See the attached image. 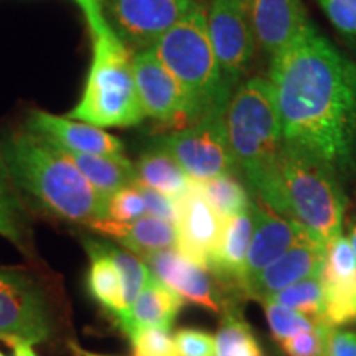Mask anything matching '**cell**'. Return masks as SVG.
Returning a JSON list of instances; mask_svg holds the SVG:
<instances>
[{"instance_id":"cell-1","label":"cell","mask_w":356,"mask_h":356,"mask_svg":"<svg viewBox=\"0 0 356 356\" xmlns=\"http://www.w3.org/2000/svg\"><path fill=\"white\" fill-rule=\"evenodd\" d=\"M269 81L284 145L327 167L343 184L356 175V63L307 22L270 58Z\"/></svg>"},{"instance_id":"cell-2","label":"cell","mask_w":356,"mask_h":356,"mask_svg":"<svg viewBox=\"0 0 356 356\" xmlns=\"http://www.w3.org/2000/svg\"><path fill=\"white\" fill-rule=\"evenodd\" d=\"M0 149L17 188L51 215L86 225L104 220L106 198L92 188L63 149L29 129L8 134Z\"/></svg>"},{"instance_id":"cell-3","label":"cell","mask_w":356,"mask_h":356,"mask_svg":"<svg viewBox=\"0 0 356 356\" xmlns=\"http://www.w3.org/2000/svg\"><path fill=\"white\" fill-rule=\"evenodd\" d=\"M225 121L236 170L267 208L284 216L279 177L284 142L269 81L244 79L231 96Z\"/></svg>"},{"instance_id":"cell-4","label":"cell","mask_w":356,"mask_h":356,"mask_svg":"<svg viewBox=\"0 0 356 356\" xmlns=\"http://www.w3.org/2000/svg\"><path fill=\"white\" fill-rule=\"evenodd\" d=\"M92 56L83 95L66 118L91 126L131 127L145 118L134 73V53L114 30L92 35Z\"/></svg>"},{"instance_id":"cell-5","label":"cell","mask_w":356,"mask_h":356,"mask_svg":"<svg viewBox=\"0 0 356 356\" xmlns=\"http://www.w3.org/2000/svg\"><path fill=\"white\" fill-rule=\"evenodd\" d=\"M150 50L184 86L197 121L207 114L225 113L234 91L222 76L202 2Z\"/></svg>"},{"instance_id":"cell-6","label":"cell","mask_w":356,"mask_h":356,"mask_svg":"<svg viewBox=\"0 0 356 356\" xmlns=\"http://www.w3.org/2000/svg\"><path fill=\"white\" fill-rule=\"evenodd\" d=\"M284 216L292 218L328 248L341 236L346 198L333 173L304 152L282 145L279 159Z\"/></svg>"},{"instance_id":"cell-7","label":"cell","mask_w":356,"mask_h":356,"mask_svg":"<svg viewBox=\"0 0 356 356\" xmlns=\"http://www.w3.org/2000/svg\"><path fill=\"white\" fill-rule=\"evenodd\" d=\"M56 330L50 293L25 267L0 266V340L40 345Z\"/></svg>"},{"instance_id":"cell-8","label":"cell","mask_w":356,"mask_h":356,"mask_svg":"<svg viewBox=\"0 0 356 356\" xmlns=\"http://www.w3.org/2000/svg\"><path fill=\"white\" fill-rule=\"evenodd\" d=\"M225 115L226 111L203 115L190 126L159 137L154 145L170 154L191 180H208L234 173L236 163Z\"/></svg>"},{"instance_id":"cell-9","label":"cell","mask_w":356,"mask_h":356,"mask_svg":"<svg viewBox=\"0 0 356 356\" xmlns=\"http://www.w3.org/2000/svg\"><path fill=\"white\" fill-rule=\"evenodd\" d=\"M207 17L222 76L234 91L248 74L257 48L252 0H211Z\"/></svg>"},{"instance_id":"cell-10","label":"cell","mask_w":356,"mask_h":356,"mask_svg":"<svg viewBox=\"0 0 356 356\" xmlns=\"http://www.w3.org/2000/svg\"><path fill=\"white\" fill-rule=\"evenodd\" d=\"M200 0H104V15L132 53L150 50Z\"/></svg>"},{"instance_id":"cell-11","label":"cell","mask_w":356,"mask_h":356,"mask_svg":"<svg viewBox=\"0 0 356 356\" xmlns=\"http://www.w3.org/2000/svg\"><path fill=\"white\" fill-rule=\"evenodd\" d=\"M134 73L145 118L178 131L197 121L186 91L152 50L134 53Z\"/></svg>"},{"instance_id":"cell-12","label":"cell","mask_w":356,"mask_h":356,"mask_svg":"<svg viewBox=\"0 0 356 356\" xmlns=\"http://www.w3.org/2000/svg\"><path fill=\"white\" fill-rule=\"evenodd\" d=\"M177 249L186 259L210 270L220 251L226 218H222L191 185L175 198Z\"/></svg>"},{"instance_id":"cell-13","label":"cell","mask_w":356,"mask_h":356,"mask_svg":"<svg viewBox=\"0 0 356 356\" xmlns=\"http://www.w3.org/2000/svg\"><path fill=\"white\" fill-rule=\"evenodd\" d=\"M142 261L149 267L154 277L162 280L184 300L215 314H220L222 310L226 312L225 299L210 275V270L186 259L177 248L154 252Z\"/></svg>"},{"instance_id":"cell-14","label":"cell","mask_w":356,"mask_h":356,"mask_svg":"<svg viewBox=\"0 0 356 356\" xmlns=\"http://www.w3.org/2000/svg\"><path fill=\"white\" fill-rule=\"evenodd\" d=\"M25 129L38 134L68 152L126 157V147L119 137L109 134L106 129L74 121L66 115L33 109L26 118Z\"/></svg>"},{"instance_id":"cell-15","label":"cell","mask_w":356,"mask_h":356,"mask_svg":"<svg viewBox=\"0 0 356 356\" xmlns=\"http://www.w3.org/2000/svg\"><path fill=\"white\" fill-rule=\"evenodd\" d=\"M320 277L327 325L340 327L356 322V256L348 236H338L327 248Z\"/></svg>"},{"instance_id":"cell-16","label":"cell","mask_w":356,"mask_h":356,"mask_svg":"<svg viewBox=\"0 0 356 356\" xmlns=\"http://www.w3.org/2000/svg\"><path fill=\"white\" fill-rule=\"evenodd\" d=\"M256 226L252 233L251 244L246 262H244L243 293L246 296L248 286L256 279V275L266 269L267 266L277 261L280 256L286 254L297 241H300L305 234H309L304 226L299 225L292 218L277 215V213L254 203Z\"/></svg>"},{"instance_id":"cell-17","label":"cell","mask_w":356,"mask_h":356,"mask_svg":"<svg viewBox=\"0 0 356 356\" xmlns=\"http://www.w3.org/2000/svg\"><path fill=\"white\" fill-rule=\"evenodd\" d=\"M327 248L305 234L277 261L262 269L248 286L246 297L262 302L292 284L322 274Z\"/></svg>"},{"instance_id":"cell-18","label":"cell","mask_w":356,"mask_h":356,"mask_svg":"<svg viewBox=\"0 0 356 356\" xmlns=\"http://www.w3.org/2000/svg\"><path fill=\"white\" fill-rule=\"evenodd\" d=\"M88 226L97 234L114 239L140 259L163 249L177 248L175 225L157 216L145 215L129 222L97 220Z\"/></svg>"},{"instance_id":"cell-19","label":"cell","mask_w":356,"mask_h":356,"mask_svg":"<svg viewBox=\"0 0 356 356\" xmlns=\"http://www.w3.org/2000/svg\"><path fill=\"white\" fill-rule=\"evenodd\" d=\"M252 19L257 44L270 58L309 22L302 0H252Z\"/></svg>"},{"instance_id":"cell-20","label":"cell","mask_w":356,"mask_h":356,"mask_svg":"<svg viewBox=\"0 0 356 356\" xmlns=\"http://www.w3.org/2000/svg\"><path fill=\"white\" fill-rule=\"evenodd\" d=\"M83 246L89 256L88 289L97 304L108 310L119 323L121 330L127 327L131 310L124 299L122 279L111 256L101 246L99 239H83Z\"/></svg>"},{"instance_id":"cell-21","label":"cell","mask_w":356,"mask_h":356,"mask_svg":"<svg viewBox=\"0 0 356 356\" xmlns=\"http://www.w3.org/2000/svg\"><path fill=\"white\" fill-rule=\"evenodd\" d=\"M254 226L256 216L254 202H252L248 210L226 220L220 251L210 267V273L215 274L218 280L236 289L238 293H243L244 262H246Z\"/></svg>"},{"instance_id":"cell-22","label":"cell","mask_w":356,"mask_h":356,"mask_svg":"<svg viewBox=\"0 0 356 356\" xmlns=\"http://www.w3.org/2000/svg\"><path fill=\"white\" fill-rule=\"evenodd\" d=\"M184 305V299L175 291L165 286L162 280L154 277L142 289L131 307V317L124 333L131 337L140 328H163L170 330L178 312Z\"/></svg>"},{"instance_id":"cell-23","label":"cell","mask_w":356,"mask_h":356,"mask_svg":"<svg viewBox=\"0 0 356 356\" xmlns=\"http://www.w3.org/2000/svg\"><path fill=\"white\" fill-rule=\"evenodd\" d=\"M136 184L155 190L170 198H178L188 190L191 178L170 154L152 145L134 163Z\"/></svg>"},{"instance_id":"cell-24","label":"cell","mask_w":356,"mask_h":356,"mask_svg":"<svg viewBox=\"0 0 356 356\" xmlns=\"http://www.w3.org/2000/svg\"><path fill=\"white\" fill-rule=\"evenodd\" d=\"M65 154L73 160L78 170L83 173L84 178L102 198H108L124 186L136 184L134 163L127 157L79 154L68 152V150H65Z\"/></svg>"},{"instance_id":"cell-25","label":"cell","mask_w":356,"mask_h":356,"mask_svg":"<svg viewBox=\"0 0 356 356\" xmlns=\"http://www.w3.org/2000/svg\"><path fill=\"white\" fill-rule=\"evenodd\" d=\"M0 236L22 252L29 248V218L0 149Z\"/></svg>"},{"instance_id":"cell-26","label":"cell","mask_w":356,"mask_h":356,"mask_svg":"<svg viewBox=\"0 0 356 356\" xmlns=\"http://www.w3.org/2000/svg\"><path fill=\"white\" fill-rule=\"evenodd\" d=\"M191 185L222 218H233L252 204L248 190L234 173H226L208 180H191Z\"/></svg>"},{"instance_id":"cell-27","label":"cell","mask_w":356,"mask_h":356,"mask_svg":"<svg viewBox=\"0 0 356 356\" xmlns=\"http://www.w3.org/2000/svg\"><path fill=\"white\" fill-rule=\"evenodd\" d=\"M269 300L299 312L314 320L317 325H327L325 322V292L320 275H312L309 279L292 284V286L270 296Z\"/></svg>"},{"instance_id":"cell-28","label":"cell","mask_w":356,"mask_h":356,"mask_svg":"<svg viewBox=\"0 0 356 356\" xmlns=\"http://www.w3.org/2000/svg\"><path fill=\"white\" fill-rule=\"evenodd\" d=\"M216 356H262L254 333L236 312L226 309L215 337Z\"/></svg>"},{"instance_id":"cell-29","label":"cell","mask_w":356,"mask_h":356,"mask_svg":"<svg viewBox=\"0 0 356 356\" xmlns=\"http://www.w3.org/2000/svg\"><path fill=\"white\" fill-rule=\"evenodd\" d=\"M99 241L102 249L111 256V259L114 261L115 267H118L119 274H121L124 299H126V305L131 310L137 296L147 286V282L152 279V273H150V269L139 256L127 251L126 248L115 246L114 243L106 241V239H99Z\"/></svg>"},{"instance_id":"cell-30","label":"cell","mask_w":356,"mask_h":356,"mask_svg":"<svg viewBox=\"0 0 356 356\" xmlns=\"http://www.w3.org/2000/svg\"><path fill=\"white\" fill-rule=\"evenodd\" d=\"M261 304L266 310V317L267 322H269L270 333H273V337L279 341V343H282L287 338L297 335V333L309 332L320 327V325L315 323L314 320L299 314V312L289 309V307L280 305L277 302L267 299L262 300Z\"/></svg>"},{"instance_id":"cell-31","label":"cell","mask_w":356,"mask_h":356,"mask_svg":"<svg viewBox=\"0 0 356 356\" xmlns=\"http://www.w3.org/2000/svg\"><path fill=\"white\" fill-rule=\"evenodd\" d=\"M104 215V220L118 222H129L145 216L147 207L140 186L137 184L124 186L106 198Z\"/></svg>"},{"instance_id":"cell-32","label":"cell","mask_w":356,"mask_h":356,"mask_svg":"<svg viewBox=\"0 0 356 356\" xmlns=\"http://www.w3.org/2000/svg\"><path fill=\"white\" fill-rule=\"evenodd\" d=\"M136 356H178L170 330L140 328L129 337Z\"/></svg>"},{"instance_id":"cell-33","label":"cell","mask_w":356,"mask_h":356,"mask_svg":"<svg viewBox=\"0 0 356 356\" xmlns=\"http://www.w3.org/2000/svg\"><path fill=\"white\" fill-rule=\"evenodd\" d=\"M333 29L356 44V0H317Z\"/></svg>"},{"instance_id":"cell-34","label":"cell","mask_w":356,"mask_h":356,"mask_svg":"<svg viewBox=\"0 0 356 356\" xmlns=\"http://www.w3.org/2000/svg\"><path fill=\"white\" fill-rule=\"evenodd\" d=\"M328 325H320L314 330L297 333L284 340L282 348L289 356H325V330Z\"/></svg>"},{"instance_id":"cell-35","label":"cell","mask_w":356,"mask_h":356,"mask_svg":"<svg viewBox=\"0 0 356 356\" xmlns=\"http://www.w3.org/2000/svg\"><path fill=\"white\" fill-rule=\"evenodd\" d=\"M178 356H216L215 337L193 328L178 330L173 337Z\"/></svg>"},{"instance_id":"cell-36","label":"cell","mask_w":356,"mask_h":356,"mask_svg":"<svg viewBox=\"0 0 356 356\" xmlns=\"http://www.w3.org/2000/svg\"><path fill=\"white\" fill-rule=\"evenodd\" d=\"M325 356H356V332L327 327Z\"/></svg>"},{"instance_id":"cell-37","label":"cell","mask_w":356,"mask_h":356,"mask_svg":"<svg viewBox=\"0 0 356 356\" xmlns=\"http://www.w3.org/2000/svg\"><path fill=\"white\" fill-rule=\"evenodd\" d=\"M140 186L142 195L145 198V207H147V215L157 216L160 220L170 221L175 225L177 218V203L175 198L167 197V195L159 193V191L145 188V186Z\"/></svg>"},{"instance_id":"cell-38","label":"cell","mask_w":356,"mask_h":356,"mask_svg":"<svg viewBox=\"0 0 356 356\" xmlns=\"http://www.w3.org/2000/svg\"><path fill=\"white\" fill-rule=\"evenodd\" d=\"M74 3L84 13L91 37L108 29L109 24L104 15V0H74Z\"/></svg>"},{"instance_id":"cell-39","label":"cell","mask_w":356,"mask_h":356,"mask_svg":"<svg viewBox=\"0 0 356 356\" xmlns=\"http://www.w3.org/2000/svg\"><path fill=\"white\" fill-rule=\"evenodd\" d=\"M12 350H13V356H38L37 353H35L33 346L26 345V343L12 345Z\"/></svg>"},{"instance_id":"cell-40","label":"cell","mask_w":356,"mask_h":356,"mask_svg":"<svg viewBox=\"0 0 356 356\" xmlns=\"http://www.w3.org/2000/svg\"><path fill=\"white\" fill-rule=\"evenodd\" d=\"M348 239H350L351 248H353L355 256H356V218L353 220V225H351V228H350V236H348Z\"/></svg>"},{"instance_id":"cell-41","label":"cell","mask_w":356,"mask_h":356,"mask_svg":"<svg viewBox=\"0 0 356 356\" xmlns=\"http://www.w3.org/2000/svg\"><path fill=\"white\" fill-rule=\"evenodd\" d=\"M74 351H76L78 355H81V356H106V355H97V353H92V351H88V350H83V348H74Z\"/></svg>"},{"instance_id":"cell-42","label":"cell","mask_w":356,"mask_h":356,"mask_svg":"<svg viewBox=\"0 0 356 356\" xmlns=\"http://www.w3.org/2000/svg\"><path fill=\"white\" fill-rule=\"evenodd\" d=\"M0 356H6V355H3V353H2V351H0Z\"/></svg>"}]
</instances>
